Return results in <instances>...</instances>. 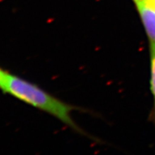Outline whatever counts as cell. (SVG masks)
<instances>
[{"instance_id":"cell-1","label":"cell","mask_w":155,"mask_h":155,"mask_svg":"<svg viewBox=\"0 0 155 155\" xmlns=\"http://www.w3.org/2000/svg\"><path fill=\"white\" fill-rule=\"evenodd\" d=\"M0 90L33 107L50 114L63 124L80 131L72 117L74 108L35 84L7 72Z\"/></svg>"},{"instance_id":"cell-2","label":"cell","mask_w":155,"mask_h":155,"mask_svg":"<svg viewBox=\"0 0 155 155\" xmlns=\"http://www.w3.org/2000/svg\"><path fill=\"white\" fill-rule=\"evenodd\" d=\"M135 3L150 44L155 45V7L149 0H139Z\"/></svg>"},{"instance_id":"cell-3","label":"cell","mask_w":155,"mask_h":155,"mask_svg":"<svg viewBox=\"0 0 155 155\" xmlns=\"http://www.w3.org/2000/svg\"><path fill=\"white\" fill-rule=\"evenodd\" d=\"M150 87L155 109V45L150 44Z\"/></svg>"},{"instance_id":"cell-4","label":"cell","mask_w":155,"mask_h":155,"mask_svg":"<svg viewBox=\"0 0 155 155\" xmlns=\"http://www.w3.org/2000/svg\"><path fill=\"white\" fill-rule=\"evenodd\" d=\"M7 73V71H6L4 69L2 68H0V87L2 86V83Z\"/></svg>"},{"instance_id":"cell-5","label":"cell","mask_w":155,"mask_h":155,"mask_svg":"<svg viewBox=\"0 0 155 155\" xmlns=\"http://www.w3.org/2000/svg\"><path fill=\"white\" fill-rule=\"evenodd\" d=\"M149 1H150V2H151V3H152V5H154V7H155V1H153V0H149Z\"/></svg>"},{"instance_id":"cell-6","label":"cell","mask_w":155,"mask_h":155,"mask_svg":"<svg viewBox=\"0 0 155 155\" xmlns=\"http://www.w3.org/2000/svg\"><path fill=\"white\" fill-rule=\"evenodd\" d=\"M134 1L135 2H138V1H139V0H134Z\"/></svg>"},{"instance_id":"cell-7","label":"cell","mask_w":155,"mask_h":155,"mask_svg":"<svg viewBox=\"0 0 155 155\" xmlns=\"http://www.w3.org/2000/svg\"><path fill=\"white\" fill-rule=\"evenodd\" d=\"M153 1H155V0H153Z\"/></svg>"}]
</instances>
